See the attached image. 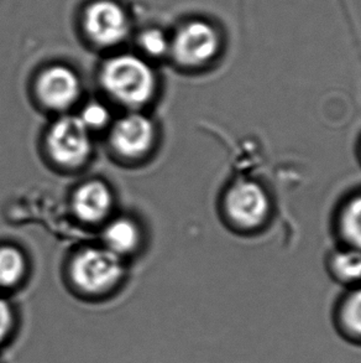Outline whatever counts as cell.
<instances>
[{"label": "cell", "mask_w": 361, "mask_h": 363, "mask_svg": "<svg viewBox=\"0 0 361 363\" xmlns=\"http://www.w3.org/2000/svg\"><path fill=\"white\" fill-rule=\"evenodd\" d=\"M101 79L108 94L129 107L147 104L156 92L154 69L134 55H119L107 61Z\"/></svg>", "instance_id": "1"}, {"label": "cell", "mask_w": 361, "mask_h": 363, "mask_svg": "<svg viewBox=\"0 0 361 363\" xmlns=\"http://www.w3.org/2000/svg\"><path fill=\"white\" fill-rule=\"evenodd\" d=\"M71 280L84 294L96 296L114 289L124 275L119 255L108 248H87L71 263Z\"/></svg>", "instance_id": "2"}, {"label": "cell", "mask_w": 361, "mask_h": 363, "mask_svg": "<svg viewBox=\"0 0 361 363\" xmlns=\"http://www.w3.org/2000/svg\"><path fill=\"white\" fill-rule=\"evenodd\" d=\"M50 155L59 165L76 167L87 162L92 152L88 128L79 117L66 116L57 119L47 134Z\"/></svg>", "instance_id": "3"}, {"label": "cell", "mask_w": 361, "mask_h": 363, "mask_svg": "<svg viewBox=\"0 0 361 363\" xmlns=\"http://www.w3.org/2000/svg\"><path fill=\"white\" fill-rule=\"evenodd\" d=\"M84 28L93 43L101 46L120 44L129 34V18L120 5L112 0H99L89 5Z\"/></svg>", "instance_id": "4"}, {"label": "cell", "mask_w": 361, "mask_h": 363, "mask_svg": "<svg viewBox=\"0 0 361 363\" xmlns=\"http://www.w3.org/2000/svg\"><path fill=\"white\" fill-rule=\"evenodd\" d=\"M219 48V38L210 24L192 21L178 31L171 43V51L180 64L198 66L214 57Z\"/></svg>", "instance_id": "5"}, {"label": "cell", "mask_w": 361, "mask_h": 363, "mask_svg": "<svg viewBox=\"0 0 361 363\" xmlns=\"http://www.w3.org/2000/svg\"><path fill=\"white\" fill-rule=\"evenodd\" d=\"M227 213L231 221L244 228L259 226L269 213V199L263 187L251 182L236 184L225 200Z\"/></svg>", "instance_id": "6"}, {"label": "cell", "mask_w": 361, "mask_h": 363, "mask_svg": "<svg viewBox=\"0 0 361 363\" xmlns=\"http://www.w3.org/2000/svg\"><path fill=\"white\" fill-rule=\"evenodd\" d=\"M112 145L122 157L134 159L147 154L155 140V127L144 114L130 113L118 119L110 134Z\"/></svg>", "instance_id": "7"}, {"label": "cell", "mask_w": 361, "mask_h": 363, "mask_svg": "<svg viewBox=\"0 0 361 363\" xmlns=\"http://www.w3.org/2000/svg\"><path fill=\"white\" fill-rule=\"evenodd\" d=\"M36 91L40 101L49 108L62 111L69 108L79 99L81 82L72 69L54 66L40 74Z\"/></svg>", "instance_id": "8"}, {"label": "cell", "mask_w": 361, "mask_h": 363, "mask_svg": "<svg viewBox=\"0 0 361 363\" xmlns=\"http://www.w3.org/2000/svg\"><path fill=\"white\" fill-rule=\"evenodd\" d=\"M72 205L74 213L82 221H102L112 208V191L104 182L98 180L86 182L74 192Z\"/></svg>", "instance_id": "9"}, {"label": "cell", "mask_w": 361, "mask_h": 363, "mask_svg": "<svg viewBox=\"0 0 361 363\" xmlns=\"http://www.w3.org/2000/svg\"><path fill=\"white\" fill-rule=\"evenodd\" d=\"M104 242L109 250L124 255L135 250L140 242V230L129 218H118L110 222L104 231Z\"/></svg>", "instance_id": "10"}, {"label": "cell", "mask_w": 361, "mask_h": 363, "mask_svg": "<svg viewBox=\"0 0 361 363\" xmlns=\"http://www.w3.org/2000/svg\"><path fill=\"white\" fill-rule=\"evenodd\" d=\"M26 259L21 250L3 245L0 247V289H13L24 279Z\"/></svg>", "instance_id": "11"}, {"label": "cell", "mask_w": 361, "mask_h": 363, "mask_svg": "<svg viewBox=\"0 0 361 363\" xmlns=\"http://www.w3.org/2000/svg\"><path fill=\"white\" fill-rule=\"evenodd\" d=\"M340 227L348 241L361 250V196L348 203L342 213Z\"/></svg>", "instance_id": "12"}, {"label": "cell", "mask_w": 361, "mask_h": 363, "mask_svg": "<svg viewBox=\"0 0 361 363\" xmlns=\"http://www.w3.org/2000/svg\"><path fill=\"white\" fill-rule=\"evenodd\" d=\"M336 274L347 281H357L361 279V252L349 250L338 253L332 262Z\"/></svg>", "instance_id": "13"}, {"label": "cell", "mask_w": 361, "mask_h": 363, "mask_svg": "<svg viewBox=\"0 0 361 363\" xmlns=\"http://www.w3.org/2000/svg\"><path fill=\"white\" fill-rule=\"evenodd\" d=\"M139 44L151 57H161L171 50V43L166 34L160 29L145 30L140 36Z\"/></svg>", "instance_id": "14"}, {"label": "cell", "mask_w": 361, "mask_h": 363, "mask_svg": "<svg viewBox=\"0 0 361 363\" xmlns=\"http://www.w3.org/2000/svg\"><path fill=\"white\" fill-rule=\"evenodd\" d=\"M18 328V318L10 301L0 296V349L13 340Z\"/></svg>", "instance_id": "15"}, {"label": "cell", "mask_w": 361, "mask_h": 363, "mask_svg": "<svg viewBox=\"0 0 361 363\" xmlns=\"http://www.w3.org/2000/svg\"><path fill=\"white\" fill-rule=\"evenodd\" d=\"M84 125L88 128L89 132L93 129H99L107 125L110 121V112L103 104L99 102H91L86 104L82 112L79 116Z\"/></svg>", "instance_id": "16"}, {"label": "cell", "mask_w": 361, "mask_h": 363, "mask_svg": "<svg viewBox=\"0 0 361 363\" xmlns=\"http://www.w3.org/2000/svg\"><path fill=\"white\" fill-rule=\"evenodd\" d=\"M343 316L348 328L361 335V290L350 295L344 306Z\"/></svg>", "instance_id": "17"}]
</instances>
